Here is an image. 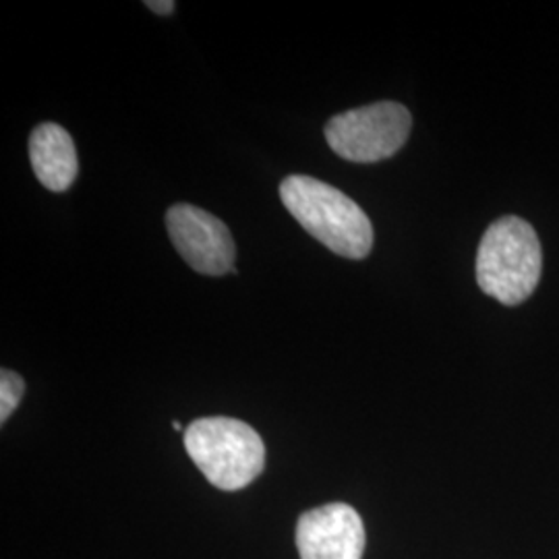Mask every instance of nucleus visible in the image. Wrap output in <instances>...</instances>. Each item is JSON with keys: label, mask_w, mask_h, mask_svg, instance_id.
<instances>
[{"label": "nucleus", "mask_w": 559, "mask_h": 559, "mask_svg": "<svg viewBox=\"0 0 559 559\" xmlns=\"http://www.w3.org/2000/svg\"><path fill=\"white\" fill-rule=\"evenodd\" d=\"M300 559H360L365 524L348 503H328L305 512L297 522Z\"/></svg>", "instance_id": "obj_6"}, {"label": "nucleus", "mask_w": 559, "mask_h": 559, "mask_svg": "<svg viewBox=\"0 0 559 559\" xmlns=\"http://www.w3.org/2000/svg\"><path fill=\"white\" fill-rule=\"evenodd\" d=\"M413 129L411 112L399 102H376L342 112L325 124V140L340 158L357 164L392 158Z\"/></svg>", "instance_id": "obj_4"}, {"label": "nucleus", "mask_w": 559, "mask_h": 559, "mask_svg": "<svg viewBox=\"0 0 559 559\" xmlns=\"http://www.w3.org/2000/svg\"><path fill=\"white\" fill-rule=\"evenodd\" d=\"M187 454L214 487L239 491L258 479L265 466L260 433L239 419L205 417L185 429Z\"/></svg>", "instance_id": "obj_3"}, {"label": "nucleus", "mask_w": 559, "mask_h": 559, "mask_svg": "<svg viewBox=\"0 0 559 559\" xmlns=\"http://www.w3.org/2000/svg\"><path fill=\"white\" fill-rule=\"evenodd\" d=\"M29 162L48 191L62 193L78 179V150L71 135L55 122H41L29 135Z\"/></svg>", "instance_id": "obj_7"}, {"label": "nucleus", "mask_w": 559, "mask_h": 559, "mask_svg": "<svg viewBox=\"0 0 559 559\" xmlns=\"http://www.w3.org/2000/svg\"><path fill=\"white\" fill-rule=\"evenodd\" d=\"M145 7L147 9H152L154 13H158V15H170V13H175V9H177V4L173 2V0H164V2H158V0H147L145 2Z\"/></svg>", "instance_id": "obj_9"}, {"label": "nucleus", "mask_w": 559, "mask_h": 559, "mask_svg": "<svg viewBox=\"0 0 559 559\" xmlns=\"http://www.w3.org/2000/svg\"><path fill=\"white\" fill-rule=\"evenodd\" d=\"M290 216L313 237L346 260H365L373 249V224L359 203L323 180L290 175L280 185Z\"/></svg>", "instance_id": "obj_1"}, {"label": "nucleus", "mask_w": 559, "mask_h": 559, "mask_svg": "<svg viewBox=\"0 0 559 559\" xmlns=\"http://www.w3.org/2000/svg\"><path fill=\"white\" fill-rule=\"evenodd\" d=\"M25 394V381L15 371H0V420L9 419Z\"/></svg>", "instance_id": "obj_8"}, {"label": "nucleus", "mask_w": 559, "mask_h": 559, "mask_svg": "<svg viewBox=\"0 0 559 559\" xmlns=\"http://www.w3.org/2000/svg\"><path fill=\"white\" fill-rule=\"evenodd\" d=\"M173 427H175V431H182V425H180L179 420H175Z\"/></svg>", "instance_id": "obj_10"}, {"label": "nucleus", "mask_w": 559, "mask_h": 559, "mask_svg": "<svg viewBox=\"0 0 559 559\" xmlns=\"http://www.w3.org/2000/svg\"><path fill=\"white\" fill-rule=\"evenodd\" d=\"M540 272V240L528 222L503 216L489 224L477 251V282L487 297L516 307L535 293Z\"/></svg>", "instance_id": "obj_2"}, {"label": "nucleus", "mask_w": 559, "mask_h": 559, "mask_svg": "<svg viewBox=\"0 0 559 559\" xmlns=\"http://www.w3.org/2000/svg\"><path fill=\"white\" fill-rule=\"evenodd\" d=\"M166 228L180 258L205 276L235 272V240L224 222L198 205L177 203L166 214Z\"/></svg>", "instance_id": "obj_5"}]
</instances>
